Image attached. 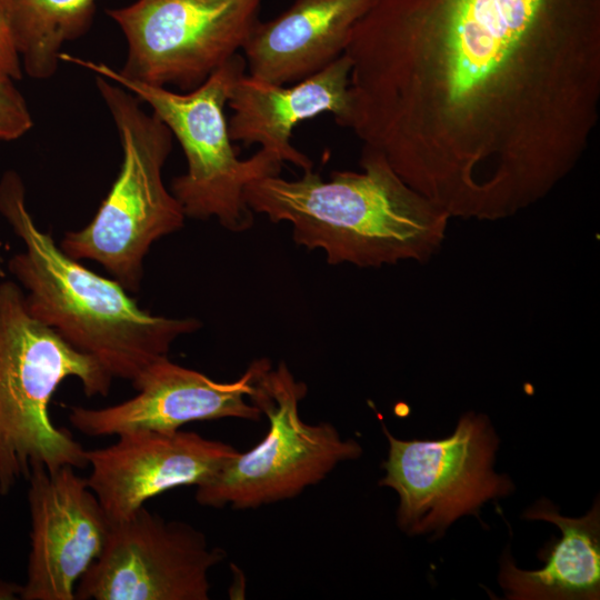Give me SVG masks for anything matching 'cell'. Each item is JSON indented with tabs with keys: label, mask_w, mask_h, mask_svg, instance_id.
I'll use <instances>...</instances> for the list:
<instances>
[{
	"label": "cell",
	"mask_w": 600,
	"mask_h": 600,
	"mask_svg": "<svg viewBox=\"0 0 600 600\" xmlns=\"http://www.w3.org/2000/svg\"><path fill=\"white\" fill-rule=\"evenodd\" d=\"M237 453L229 443L197 432L139 429L86 450L91 468L86 480L110 521H119L166 491L206 482Z\"/></svg>",
	"instance_id": "12"
},
{
	"label": "cell",
	"mask_w": 600,
	"mask_h": 600,
	"mask_svg": "<svg viewBox=\"0 0 600 600\" xmlns=\"http://www.w3.org/2000/svg\"><path fill=\"white\" fill-rule=\"evenodd\" d=\"M0 214L24 246L8 268L30 314L112 378L132 382L168 357L178 338L201 328L196 318L150 313L117 280L64 253L50 232L37 227L26 204L23 181L12 170L0 180Z\"/></svg>",
	"instance_id": "3"
},
{
	"label": "cell",
	"mask_w": 600,
	"mask_h": 600,
	"mask_svg": "<svg viewBox=\"0 0 600 600\" xmlns=\"http://www.w3.org/2000/svg\"><path fill=\"white\" fill-rule=\"evenodd\" d=\"M263 0H137L107 10L127 41L119 73L191 91L242 50Z\"/></svg>",
	"instance_id": "8"
},
{
	"label": "cell",
	"mask_w": 600,
	"mask_h": 600,
	"mask_svg": "<svg viewBox=\"0 0 600 600\" xmlns=\"http://www.w3.org/2000/svg\"><path fill=\"white\" fill-rule=\"evenodd\" d=\"M526 519L544 520L561 530V538L543 550L544 566L521 570L506 552L499 582L508 599L596 600L600 596L599 499L581 518H568L548 500L528 509Z\"/></svg>",
	"instance_id": "16"
},
{
	"label": "cell",
	"mask_w": 600,
	"mask_h": 600,
	"mask_svg": "<svg viewBox=\"0 0 600 600\" xmlns=\"http://www.w3.org/2000/svg\"><path fill=\"white\" fill-rule=\"evenodd\" d=\"M362 171H332L324 181L304 171L250 182L244 201L271 222H288L292 239L319 249L329 264L379 268L401 261L427 262L446 239L449 214L408 186L384 156L362 147Z\"/></svg>",
	"instance_id": "2"
},
{
	"label": "cell",
	"mask_w": 600,
	"mask_h": 600,
	"mask_svg": "<svg viewBox=\"0 0 600 600\" xmlns=\"http://www.w3.org/2000/svg\"><path fill=\"white\" fill-rule=\"evenodd\" d=\"M21 584L0 580V600L20 599Z\"/></svg>",
	"instance_id": "20"
},
{
	"label": "cell",
	"mask_w": 600,
	"mask_h": 600,
	"mask_svg": "<svg viewBox=\"0 0 600 600\" xmlns=\"http://www.w3.org/2000/svg\"><path fill=\"white\" fill-rule=\"evenodd\" d=\"M0 68L8 72L14 80L21 78L22 67L20 59L11 43L9 33L0 18Z\"/></svg>",
	"instance_id": "19"
},
{
	"label": "cell",
	"mask_w": 600,
	"mask_h": 600,
	"mask_svg": "<svg viewBox=\"0 0 600 600\" xmlns=\"http://www.w3.org/2000/svg\"><path fill=\"white\" fill-rule=\"evenodd\" d=\"M351 63L343 53L328 67L291 86H278L247 73L233 83L227 106L233 111L228 120L232 141L259 144L282 162L303 172L312 170V160L291 143L292 131L300 122L331 113L341 126L349 109Z\"/></svg>",
	"instance_id": "14"
},
{
	"label": "cell",
	"mask_w": 600,
	"mask_h": 600,
	"mask_svg": "<svg viewBox=\"0 0 600 600\" xmlns=\"http://www.w3.org/2000/svg\"><path fill=\"white\" fill-rule=\"evenodd\" d=\"M96 0H0V18L26 73L52 77L62 46L91 27Z\"/></svg>",
	"instance_id": "17"
},
{
	"label": "cell",
	"mask_w": 600,
	"mask_h": 600,
	"mask_svg": "<svg viewBox=\"0 0 600 600\" xmlns=\"http://www.w3.org/2000/svg\"><path fill=\"white\" fill-rule=\"evenodd\" d=\"M382 429L389 451L379 484L398 493V524L407 533L442 532L513 490L508 477L492 469L499 440L486 417H461L454 432L441 440L406 441Z\"/></svg>",
	"instance_id": "9"
},
{
	"label": "cell",
	"mask_w": 600,
	"mask_h": 600,
	"mask_svg": "<svg viewBox=\"0 0 600 600\" xmlns=\"http://www.w3.org/2000/svg\"><path fill=\"white\" fill-rule=\"evenodd\" d=\"M76 378L88 397L107 396L113 378L28 311L16 281H0V494L36 467H88L86 449L57 427L50 402Z\"/></svg>",
	"instance_id": "4"
},
{
	"label": "cell",
	"mask_w": 600,
	"mask_h": 600,
	"mask_svg": "<svg viewBox=\"0 0 600 600\" xmlns=\"http://www.w3.org/2000/svg\"><path fill=\"white\" fill-rule=\"evenodd\" d=\"M308 392L284 362L272 368L259 359L250 401L269 421L266 437L239 452L196 487V500L210 508H259L292 499L322 481L339 463L361 456L360 444L342 439L328 422L302 420L299 406Z\"/></svg>",
	"instance_id": "7"
},
{
	"label": "cell",
	"mask_w": 600,
	"mask_h": 600,
	"mask_svg": "<svg viewBox=\"0 0 600 600\" xmlns=\"http://www.w3.org/2000/svg\"><path fill=\"white\" fill-rule=\"evenodd\" d=\"M226 557L204 534L144 507L111 521L100 556L76 588L79 600H208L209 571Z\"/></svg>",
	"instance_id": "10"
},
{
	"label": "cell",
	"mask_w": 600,
	"mask_h": 600,
	"mask_svg": "<svg viewBox=\"0 0 600 600\" xmlns=\"http://www.w3.org/2000/svg\"><path fill=\"white\" fill-rule=\"evenodd\" d=\"M342 126L450 218L501 220L578 164L600 104V0H372Z\"/></svg>",
	"instance_id": "1"
},
{
	"label": "cell",
	"mask_w": 600,
	"mask_h": 600,
	"mask_svg": "<svg viewBox=\"0 0 600 600\" xmlns=\"http://www.w3.org/2000/svg\"><path fill=\"white\" fill-rule=\"evenodd\" d=\"M94 78L119 133L122 163L92 220L66 232L59 247L76 260L98 262L128 292H137L151 246L180 230L186 220L162 180L173 136L132 92L104 77Z\"/></svg>",
	"instance_id": "6"
},
{
	"label": "cell",
	"mask_w": 600,
	"mask_h": 600,
	"mask_svg": "<svg viewBox=\"0 0 600 600\" xmlns=\"http://www.w3.org/2000/svg\"><path fill=\"white\" fill-rule=\"evenodd\" d=\"M258 368L256 360L237 380L219 382L164 357L132 381L134 397L104 408L72 407L69 421L88 437L139 429L171 432L189 422L223 418L258 421L262 413L250 401Z\"/></svg>",
	"instance_id": "13"
},
{
	"label": "cell",
	"mask_w": 600,
	"mask_h": 600,
	"mask_svg": "<svg viewBox=\"0 0 600 600\" xmlns=\"http://www.w3.org/2000/svg\"><path fill=\"white\" fill-rule=\"evenodd\" d=\"M72 466L31 470L30 551L22 600H74L76 584L100 556L111 521Z\"/></svg>",
	"instance_id": "11"
},
{
	"label": "cell",
	"mask_w": 600,
	"mask_h": 600,
	"mask_svg": "<svg viewBox=\"0 0 600 600\" xmlns=\"http://www.w3.org/2000/svg\"><path fill=\"white\" fill-rule=\"evenodd\" d=\"M372 0H294L276 18L258 21L242 47L248 76L287 86L341 57L352 28Z\"/></svg>",
	"instance_id": "15"
},
{
	"label": "cell",
	"mask_w": 600,
	"mask_h": 600,
	"mask_svg": "<svg viewBox=\"0 0 600 600\" xmlns=\"http://www.w3.org/2000/svg\"><path fill=\"white\" fill-rule=\"evenodd\" d=\"M13 81L0 68V140L19 139L33 126L27 102Z\"/></svg>",
	"instance_id": "18"
},
{
	"label": "cell",
	"mask_w": 600,
	"mask_h": 600,
	"mask_svg": "<svg viewBox=\"0 0 600 600\" xmlns=\"http://www.w3.org/2000/svg\"><path fill=\"white\" fill-rule=\"evenodd\" d=\"M60 61L82 67L126 88L169 128L187 160V171L172 179L171 192L186 218H214L224 229L241 232L253 224L244 201L246 187L258 179L280 174L283 162L260 148L240 159L232 144L224 107L236 80L247 71L243 56L236 54L206 82L188 92L151 86L122 77L103 62L60 53Z\"/></svg>",
	"instance_id": "5"
}]
</instances>
